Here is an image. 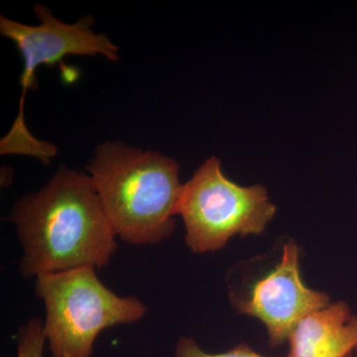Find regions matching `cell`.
<instances>
[{"label": "cell", "mask_w": 357, "mask_h": 357, "mask_svg": "<svg viewBox=\"0 0 357 357\" xmlns=\"http://www.w3.org/2000/svg\"><path fill=\"white\" fill-rule=\"evenodd\" d=\"M15 227L26 279L79 268L107 267L117 250L115 234L91 176L67 167L37 192L16 202Z\"/></svg>", "instance_id": "obj_1"}, {"label": "cell", "mask_w": 357, "mask_h": 357, "mask_svg": "<svg viewBox=\"0 0 357 357\" xmlns=\"http://www.w3.org/2000/svg\"><path fill=\"white\" fill-rule=\"evenodd\" d=\"M88 170L122 241L154 245L172 236L183 188L175 160L121 142H107L96 148Z\"/></svg>", "instance_id": "obj_2"}, {"label": "cell", "mask_w": 357, "mask_h": 357, "mask_svg": "<svg viewBox=\"0 0 357 357\" xmlns=\"http://www.w3.org/2000/svg\"><path fill=\"white\" fill-rule=\"evenodd\" d=\"M34 290L45 306L51 357H91L102 331L137 323L148 312L138 298L121 297L103 285L93 268L40 275Z\"/></svg>", "instance_id": "obj_3"}, {"label": "cell", "mask_w": 357, "mask_h": 357, "mask_svg": "<svg viewBox=\"0 0 357 357\" xmlns=\"http://www.w3.org/2000/svg\"><path fill=\"white\" fill-rule=\"evenodd\" d=\"M34 11L40 20L37 26L25 25L4 16L0 17V32L13 40L23 59L20 112L13 128L0 142V153L27 155L49 164L57 149L50 143L36 139L28 130L24 121L25 96L29 89L37 88L36 70L42 65L53 67L69 55H102L116 62L119 47L107 35L98 34L91 29V16H84L74 24H67L58 20L41 4H36Z\"/></svg>", "instance_id": "obj_4"}, {"label": "cell", "mask_w": 357, "mask_h": 357, "mask_svg": "<svg viewBox=\"0 0 357 357\" xmlns=\"http://www.w3.org/2000/svg\"><path fill=\"white\" fill-rule=\"evenodd\" d=\"M177 213L184 220L188 248L206 253L220 250L237 234H262L276 206L264 187L231 182L220 159L211 157L183 185Z\"/></svg>", "instance_id": "obj_5"}, {"label": "cell", "mask_w": 357, "mask_h": 357, "mask_svg": "<svg viewBox=\"0 0 357 357\" xmlns=\"http://www.w3.org/2000/svg\"><path fill=\"white\" fill-rule=\"evenodd\" d=\"M299 253L296 244H286L279 264L256 282L248 300L236 302L237 309L264 323L272 347L289 340L302 319L330 305L326 294L307 288L301 278Z\"/></svg>", "instance_id": "obj_6"}, {"label": "cell", "mask_w": 357, "mask_h": 357, "mask_svg": "<svg viewBox=\"0 0 357 357\" xmlns=\"http://www.w3.org/2000/svg\"><path fill=\"white\" fill-rule=\"evenodd\" d=\"M289 340L288 357H347L357 347V316L333 303L302 319Z\"/></svg>", "instance_id": "obj_7"}, {"label": "cell", "mask_w": 357, "mask_h": 357, "mask_svg": "<svg viewBox=\"0 0 357 357\" xmlns=\"http://www.w3.org/2000/svg\"><path fill=\"white\" fill-rule=\"evenodd\" d=\"M17 357H43L45 344L43 321L31 318L20 326L16 335Z\"/></svg>", "instance_id": "obj_8"}, {"label": "cell", "mask_w": 357, "mask_h": 357, "mask_svg": "<svg viewBox=\"0 0 357 357\" xmlns=\"http://www.w3.org/2000/svg\"><path fill=\"white\" fill-rule=\"evenodd\" d=\"M176 357H263L248 345H238L223 354H208L192 337H181L175 351Z\"/></svg>", "instance_id": "obj_9"}]
</instances>
